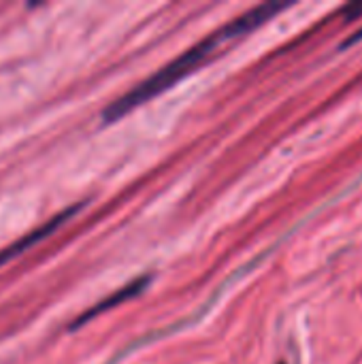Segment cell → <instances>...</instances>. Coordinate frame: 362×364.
Returning <instances> with one entry per match:
<instances>
[{"label": "cell", "instance_id": "cell-1", "mask_svg": "<svg viewBox=\"0 0 362 364\" xmlns=\"http://www.w3.org/2000/svg\"><path fill=\"white\" fill-rule=\"evenodd\" d=\"M258 26H260V19H258L256 13H243V15H239L237 19H233L230 23H226L222 30H218V32L209 34L207 38L198 41L190 49H186L181 55H177L173 62H169L166 66H162L158 73H154L151 77H147L145 81H141L137 87H132L130 92H126L124 96H119L115 102H111L102 111V119L105 122H115L122 115L130 113L132 109L141 107L143 102L151 100L154 96L166 92L177 81H181L183 77H188L203 60H207V55L222 41H228V38H235V36H243V34L252 32Z\"/></svg>", "mask_w": 362, "mask_h": 364}, {"label": "cell", "instance_id": "cell-2", "mask_svg": "<svg viewBox=\"0 0 362 364\" xmlns=\"http://www.w3.org/2000/svg\"><path fill=\"white\" fill-rule=\"evenodd\" d=\"M81 207L83 205H73V207H68V209H64V211H60L58 215H53L51 220H47L43 226H38V228H34L32 232H28V235H23L21 239H17L15 243H11V245H6L4 250H0V267H4L6 262H11L13 258H17V256H21L26 250H30V247H34L36 243H41L43 239H47L49 235H53L60 226H64L75 213H79L81 211Z\"/></svg>", "mask_w": 362, "mask_h": 364}, {"label": "cell", "instance_id": "cell-3", "mask_svg": "<svg viewBox=\"0 0 362 364\" xmlns=\"http://www.w3.org/2000/svg\"><path fill=\"white\" fill-rule=\"evenodd\" d=\"M149 282H151V277L149 275H145V277H139V279H134V282H130V284H126L124 288H119V290H115L113 294H109L107 299H102L100 303H96L94 307H90L85 314H81L75 322H73V326L70 328H79V326H83V324H87L90 320H94V318H98L100 314H105V311H111L113 307H119L122 303H126V301H130V299H134V296H139L147 286H149Z\"/></svg>", "mask_w": 362, "mask_h": 364}, {"label": "cell", "instance_id": "cell-4", "mask_svg": "<svg viewBox=\"0 0 362 364\" xmlns=\"http://www.w3.org/2000/svg\"><path fill=\"white\" fill-rule=\"evenodd\" d=\"M344 15H346L348 19H356V17H362V4H350V6L344 11Z\"/></svg>", "mask_w": 362, "mask_h": 364}]
</instances>
